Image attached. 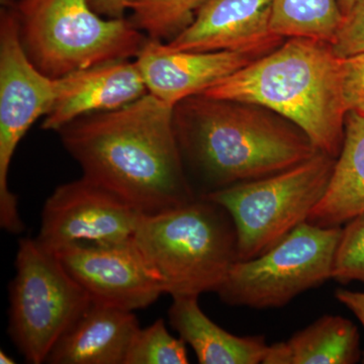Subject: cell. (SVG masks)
<instances>
[{"mask_svg":"<svg viewBox=\"0 0 364 364\" xmlns=\"http://www.w3.org/2000/svg\"><path fill=\"white\" fill-rule=\"evenodd\" d=\"M56 133L83 177L141 214L196 200L184 171L174 107L149 92L116 111L78 117Z\"/></svg>","mask_w":364,"mask_h":364,"instance_id":"obj_1","label":"cell"},{"mask_svg":"<svg viewBox=\"0 0 364 364\" xmlns=\"http://www.w3.org/2000/svg\"><path fill=\"white\" fill-rule=\"evenodd\" d=\"M273 114L245 102L186 98L174 107L182 157L214 191L279 173L318 152L301 129Z\"/></svg>","mask_w":364,"mask_h":364,"instance_id":"obj_2","label":"cell"},{"mask_svg":"<svg viewBox=\"0 0 364 364\" xmlns=\"http://www.w3.org/2000/svg\"><path fill=\"white\" fill-rule=\"evenodd\" d=\"M200 95L265 107L296 124L318 151L336 159L341 152L348 112L331 43L289 38Z\"/></svg>","mask_w":364,"mask_h":364,"instance_id":"obj_3","label":"cell"},{"mask_svg":"<svg viewBox=\"0 0 364 364\" xmlns=\"http://www.w3.org/2000/svg\"><path fill=\"white\" fill-rule=\"evenodd\" d=\"M134 242L172 298L217 293L238 261L231 215L203 196L141 215Z\"/></svg>","mask_w":364,"mask_h":364,"instance_id":"obj_4","label":"cell"},{"mask_svg":"<svg viewBox=\"0 0 364 364\" xmlns=\"http://www.w3.org/2000/svg\"><path fill=\"white\" fill-rule=\"evenodd\" d=\"M21 36L28 58L53 79L136 58L148 38L129 18H102L88 0H41L21 14Z\"/></svg>","mask_w":364,"mask_h":364,"instance_id":"obj_5","label":"cell"},{"mask_svg":"<svg viewBox=\"0 0 364 364\" xmlns=\"http://www.w3.org/2000/svg\"><path fill=\"white\" fill-rule=\"evenodd\" d=\"M336 158L318 151L296 166L203 195L231 215L238 261L253 259L306 222L328 188Z\"/></svg>","mask_w":364,"mask_h":364,"instance_id":"obj_6","label":"cell"},{"mask_svg":"<svg viewBox=\"0 0 364 364\" xmlns=\"http://www.w3.org/2000/svg\"><path fill=\"white\" fill-rule=\"evenodd\" d=\"M16 269L9 287V336L26 363H46L92 299L37 238L18 242Z\"/></svg>","mask_w":364,"mask_h":364,"instance_id":"obj_7","label":"cell"},{"mask_svg":"<svg viewBox=\"0 0 364 364\" xmlns=\"http://www.w3.org/2000/svg\"><path fill=\"white\" fill-rule=\"evenodd\" d=\"M341 233V227L303 223L267 252L236 261L217 294L230 306L282 308L332 279Z\"/></svg>","mask_w":364,"mask_h":364,"instance_id":"obj_8","label":"cell"},{"mask_svg":"<svg viewBox=\"0 0 364 364\" xmlns=\"http://www.w3.org/2000/svg\"><path fill=\"white\" fill-rule=\"evenodd\" d=\"M0 11V225L20 234L25 229L18 198L9 188L14 152L26 132L51 109L56 79L45 75L28 58L21 36L16 2L1 0Z\"/></svg>","mask_w":364,"mask_h":364,"instance_id":"obj_9","label":"cell"},{"mask_svg":"<svg viewBox=\"0 0 364 364\" xmlns=\"http://www.w3.org/2000/svg\"><path fill=\"white\" fill-rule=\"evenodd\" d=\"M141 213L85 177L58 186L46 200L38 241L49 250L74 244L133 240Z\"/></svg>","mask_w":364,"mask_h":364,"instance_id":"obj_10","label":"cell"},{"mask_svg":"<svg viewBox=\"0 0 364 364\" xmlns=\"http://www.w3.org/2000/svg\"><path fill=\"white\" fill-rule=\"evenodd\" d=\"M54 253L95 303L134 312L164 294L134 239L107 245L74 244Z\"/></svg>","mask_w":364,"mask_h":364,"instance_id":"obj_11","label":"cell"},{"mask_svg":"<svg viewBox=\"0 0 364 364\" xmlns=\"http://www.w3.org/2000/svg\"><path fill=\"white\" fill-rule=\"evenodd\" d=\"M265 54L181 51L163 44L162 41L147 38L135 61L148 92L176 107L182 100L202 95Z\"/></svg>","mask_w":364,"mask_h":364,"instance_id":"obj_12","label":"cell"},{"mask_svg":"<svg viewBox=\"0 0 364 364\" xmlns=\"http://www.w3.org/2000/svg\"><path fill=\"white\" fill-rule=\"evenodd\" d=\"M272 0H208L183 32L168 42L181 51L262 52L282 37L270 28Z\"/></svg>","mask_w":364,"mask_h":364,"instance_id":"obj_13","label":"cell"},{"mask_svg":"<svg viewBox=\"0 0 364 364\" xmlns=\"http://www.w3.org/2000/svg\"><path fill=\"white\" fill-rule=\"evenodd\" d=\"M136 61L119 60L56 79V95L42 129L57 132L87 114L116 111L147 95Z\"/></svg>","mask_w":364,"mask_h":364,"instance_id":"obj_14","label":"cell"},{"mask_svg":"<svg viewBox=\"0 0 364 364\" xmlns=\"http://www.w3.org/2000/svg\"><path fill=\"white\" fill-rule=\"evenodd\" d=\"M139 329L133 311L92 301L57 342L46 363L124 364Z\"/></svg>","mask_w":364,"mask_h":364,"instance_id":"obj_15","label":"cell"},{"mask_svg":"<svg viewBox=\"0 0 364 364\" xmlns=\"http://www.w3.org/2000/svg\"><path fill=\"white\" fill-rule=\"evenodd\" d=\"M168 311L170 325L195 351L202 364L263 363L268 344L262 335L237 336L213 322L198 296H177Z\"/></svg>","mask_w":364,"mask_h":364,"instance_id":"obj_16","label":"cell"},{"mask_svg":"<svg viewBox=\"0 0 364 364\" xmlns=\"http://www.w3.org/2000/svg\"><path fill=\"white\" fill-rule=\"evenodd\" d=\"M364 215V116L348 112L341 152L320 202L306 222L341 227Z\"/></svg>","mask_w":364,"mask_h":364,"instance_id":"obj_17","label":"cell"},{"mask_svg":"<svg viewBox=\"0 0 364 364\" xmlns=\"http://www.w3.org/2000/svg\"><path fill=\"white\" fill-rule=\"evenodd\" d=\"M358 327L326 315L287 342L268 345L264 364H353L363 358Z\"/></svg>","mask_w":364,"mask_h":364,"instance_id":"obj_18","label":"cell"},{"mask_svg":"<svg viewBox=\"0 0 364 364\" xmlns=\"http://www.w3.org/2000/svg\"><path fill=\"white\" fill-rule=\"evenodd\" d=\"M343 18L338 0H272L270 28L282 38L332 43Z\"/></svg>","mask_w":364,"mask_h":364,"instance_id":"obj_19","label":"cell"},{"mask_svg":"<svg viewBox=\"0 0 364 364\" xmlns=\"http://www.w3.org/2000/svg\"><path fill=\"white\" fill-rule=\"evenodd\" d=\"M208 0H133L129 20L149 39L172 41L195 20Z\"/></svg>","mask_w":364,"mask_h":364,"instance_id":"obj_20","label":"cell"},{"mask_svg":"<svg viewBox=\"0 0 364 364\" xmlns=\"http://www.w3.org/2000/svg\"><path fill=\"white\" fill-rule=\"evenodd\" d=\"M186 342L172 336L162 318L139 329L124 364H188Z\"/></svg>","mask_w":364,"mask_h":364,"instance_id":"obj_21","label":"cell"},{"mask_svg":"<svg viewBox=\"0 0 364 364\" xmlns=\"http://www.w3.org/2000/svg\"><path fill=\"white\" fill-rule=\"evenodd\" d=\"M332 279L342 284L352 282L364 284V215L342 228Z\"/></svg>","mask_w":364,"mask_h":364,"instance_id":"obj_22","label":"cell"},{"mask_svg":"<svg viewBox=\"0 0 364 364\" xmlns=\"http://www.w3.org/2000/svg\"><path fill=\"white\" fill-rule=\"evenodd\" d=\"M331 45L340 58L364 52V0H358L344 16Z\"/></svg>","mask_w":364,"mask_h":364,"instance_id":"obj_23","label":"cell"},{"mask_svg":"<svg viewBox=\"0 0 364 364\" xmlns=\"http://www.w3.org/2000/svg\"><path fill=\"white\" fill-rule=\"evenodd\" d=\"M341 87L347 112L364 116V52L341 58Z\"/></svg>","mask_w":364,"mask_h":364,"instance_id":"obj_24","label":"cell"},{"mask_svg":"<svg viewBox=\"0 0 364 364\" xmlns=\"http://www.w3.org/2000/svg\"><path fill=\"white\" fill-rule=\"evenodd\" d=\"M133 0H88L91 9L100 16L107 18H124V11L129 9Z\"/></svg>","mask_w":364,"mask_h":364,"instance_id":"obj_25","label":"cell"},{"mask_svg":"<svg viewBox=\"0 0 364 364\" xmlns=\"http://www.w3.org/2000/svg\"><path fill=\"white\" fill-rule=\"evenodd\" d=\"M335 298L355 315L364 328V293L340 289L335 291ZM361 359L364 363V350Z\"/></svg>","mask_w":364,"mask_h":364,"instance_id":"obj_26","label":"cell"},{"mask_svg":"<svg viewBox=\"0 0 364 364\" xmlns=\"http://www.w3.org/2000/svg\"><path fill=\"white\" fill-rule=\"evenodd\" d=\"M40 1L41 0H20V1L16 2V4H18V11H21V14H26L32 11L33 7L37 6Z\"/></svg>","mask_w":364,"mask_h":364,"instance_id":"obj_27","label":"cell"},{"mask_svg":"<svg viewBox=\"0 0 364 364\" xmlns=\"http://www.w3.org/2000/svg\"><path fill=\"white\" fill-rule=\"evenodd\" d=\"M338 1L342 13H343L344 16H346L351 11L352 7L354 6L358 0H338Z\"/></svg>","mask_w":364,"mask_h":364,"instance_id":"obj_28","label":"cell"},{"mask_svg":"<svg viewBox=\"0 0 364 364\" xmlns=\"http://www.w3.org/2000/svg\"><path fill=\"white\" fill-rule=\"evenodd\" d=\"M0 363L1 364H14V358L9 356V354L4 351H0Z\"/></svg>","mask_w":364,"mask_h":364,"instance_id":"obj_29","label":"cell"}]
</instances>
